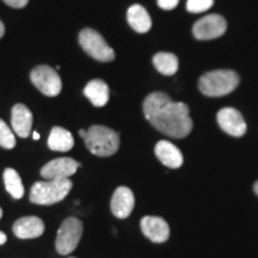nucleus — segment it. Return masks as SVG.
<instances>
[{"label": "nucleus", "instance_id": "nucleus-16", "mask_svg": "<svg viewBox=\"0 0 258 258\" xmlns=\"http://www.w3.org/2000/svg\"><path fill=\"white\" fill-rule=\"evenodd\" d=\"M84 95L88 97L92 105L101 108L108 103L110 92H109V88L105 82L101 79H93L85 86Z\"/></svg>", "mask_w": 258, "mask_h": 258}, {"label": "nucleus", "instance_id": "nucleus-18", "mask_svg": "<svg viewBox=\"0 0 258 258\" xmlns=\"http://www.w3.org/2000/svg\"><path fill=\"white\" fill-rule=\"evenodd\" d=\"M127 19L133 30L140 32V34L147 32L152 27V19H151L146 9L141 5L131 6L128 10Z\"/></svg>", "mask_w": 258, "mask_h": 258}, {"label": "nucleus", "instance_id": "nucleus-28", "mask_svg": "<svg viewBox=\"0 0 258 258\" xmlns=\"http://www.w3.org/2000/svg\"><path fill=\"white\" fill-rule=\"evenodd\" d=\"M32 138H34V140H38V139H40V134H38L37 132H34V133H32Z\"/></svg>", "mask_w": 258, "mask_h": 258}, {"label": "nucleus", "instance_id": "nucleus-14", "mask_svg": "<svg viewBox=\"0 0 258 258\" xmlns=\"http://www.w3.org/2000/svg\"><path fill=\"white\" fill-rule=\"evenodd\" d=\"M12 231L19 239L38 238L44 232V222L37 217H24L15 222Z\"/></svg>", "mask_w": 258, "mask_h": 258}, {"label": "nucleus", "instance_id": "nucleus-25", "mask_svg": "<svg viewBox=\"0 0 258 258\" xmlns=\"http://www.w3.org/2000/svg\"><path fill=\"white\" fill-rule=\"evenodd\" d=\"M6 240H8V237H6V234L4 233V232L0 231V245L5 244Z\"/></svg>", "mask_w": 258, "mask_h": 258}, {"label": "nucleus", "instance_id": "nucleus-24", "mask_svg": "<svg viewBox=\"0 0 258 258\" xmlns=\"http://www.w3.org/2000/svg\"><path fill=\"white\" fill-rule=\"evenodd\" d=\"M5 4L15 9H23L24 6L28 5L29 0H4Z\"/></svg>", "mask_w": 258, "mask_h": 258}, {"label": "nucleus", "instance_id": "nucleus-4", "mask_svg": "<svg viewBox=\"0 0 258 258\" xmlns=\"http://www.w3.org/2000/svg\"><path fill=\"white\" fill-rule=\"evenodd\" d=\"M72 186L70 178L36 182L30 189V201L41 206L55 205L69 195Z\"/></svg>", "mask_w": 258, "mask_h": 258}, {"label": "nucleus", "instance_id": "nucleus-10", "mask_svg": "<svg viewBox=\"0 0 258 258\" xmlns=\"http://www.w3.org/2000/svg\"><path fill=\"white\" fill-rule=\"evenodd\" d=\"M218 123L225 133L232 137H243L246 133V123L244 117L237 109L224 108L218 112Z\"/></svg>", "mask_w": 258, "mask_h": 258}, {"label": "nucleus", "instance_id": "nucleus-3", "mask_svg": "<svg viewBox=\"0 0 258 258\" xmlns=\"http://www.w3.org/2000/svg\"><path fill=\"white\" fill-rule=\"evenodd\" d=\"M84 140L88 150L97 157L114 156L120 148V135L104 125H91Z\"/></svg>", "mask_w": 258, "mask_h": 258}, {"label": "nucleus", "instance_id": "nucleus-2", "mask_svg": "<svg viewBox=\"0 0 258 258\" xmlns=\"http://www.w3.org/2000/svg\"><path fill=\"white\" fill-rule=\"evenodd\" d=\"M239 76L231 70L208 72L200 78L199 89L205 96L222 97L228 95L239 85Z\"/></svg>", "mask_w": 258, "mask_h": 258}, {"label": "nucleus", "instance_id": "nucleus-30", "mask_svg": "<svg viewBox=\"0 0 258 258\" xmlns=\"http://www.w3.org/2000/svg\"><path fill=\"white\" fill-rule=\"evenodd\" d=\"M2 218H3V209L0 208V219H2Z\"/></svg>", "mask_w": 258, "mask_h": 258}, {"label": "nucleus", "instance_id": "nucleus-26", "mask_svg": "<svg viewBox=\"0 0 258 258\" xmlns=\"http://www.w3.org/2000/svg\"><path fill=\"white\" fill-rule=\"evenodd\" d=\"M4 34H5V27L4 24H3V22L0 21V38L4 36Z\"/></svg>", "mask_w": 258, "mask_h": 258}, {"label": "nucleus", "instance_id": "nucleus-1", "mask_svg": "<svg viewBox=\"0 0 258 258\" xmlns=\"http://www.w3.org/2000/svg\"><path fill=\"white\" fill-rule=\"evenodd\" d=\"M144 114L147 121L167 137L185 138L192 129L189 106L173 102L166 93L153 92L144 101Z\"/></svg>", "mask_w": 258, "mask_h": 258}, {"label": "nucleus", "instance_id": "nucleus-15", "mask_svg": "<svg viewBox=\"0 0 258 258\" xmlns=\"http://www.w3.org/2000/svg\"><path fill=\"white\" fill-rule=\"evenodd\" d=\"M154 153L161 164L170 169H178L183 165V154L178 147L170 141L161 140L156 145Z\"/></svg>", "mask_w": 258, "mask_h": 258}, {"label": "nucleus", "instance_id": "nucleus-29", "mask_svg": "<svg viewBox=\"0 0 258 258\" xmlns=\"http://www.w3.org/2000/svg\"><path fill=\"white\" fill-rule=\"evenodd\" d=\"M253 190H254V192H256V195H258V180L253 184Z\"/></svg>", "mask_w": 258, "mask_h": 258}, {"label": "nucleus", "instance_id": "nucleus-8", "mask_svg": "<svg viewBox=\"0 0 258 258\" xmlns=\"http://www.w3.org/2000/svg\"><path fill=\"white\" fill-rule=\"evenodd\" d=\"M227 23L219 15L206 16L196 22L192 27V34L198 40H213L225 34Z\"/></svg>", "mask_w": 258, "mask_h": 258}, {"label": "nucleus", "instance_id": "nucleus-27", "mask_svg": "<svg viewBox=\"0 0 258 258\" xmlns=\"http://www.w3.org/2000/svg\"><path fill=\"white\" fill-rule=\"evenodd\" d=\"M86 134H88V131H85V129H80V131H79V135L83 139L86 138Z\"/></svg>", "mask_w": 258, "mask_h": 258}, {"label": "nucleus", "instance_id": "nucleus-6", "mask_svg": "<svg viewBox=\"0 0 258 258\" xmlns=\"http://www.w3.org/2000/svg\"><path fill=\"white\" fill-rule=\"evenodd\" d=\"M83 231V222L78 218L70 217L66 220H63L59 231H57L55 239V247L57 252L62 254V256L73 252L78 246L80 239H82Z\"/></svg>", "mask_w": 258, "mask_h": 258}, {"label": "nucleus", "instance_id": "nucleus-12", "mask_svg": "<svg viewBox=\"0 0 258 258\" xmlns=\"http://www.w3.org/2000/svg\"><path fill=\"white\" fill-rule=\"evenodd\" d=\"M141 231L153 243H165L170 237L169 224L159 217H145L140 222Z\"/></svg>", "mask_w": 258, "mask_h": 258}, {"label": "nucleus", "instance_id": "nucleus-17", "mask_svg": "<svg viewBox=\"0 0 258 258\" xmlns=\"http://www.w3.org/2000/svg\"><path fill=\"white\" fill-rule=\"evenodd\" d=\"M74 146L73 135L62 127H54L48 138V147L56 152H67Z\"/></svg>", "mask_w": 258, "mask_h": 258}, {"label": "nucleus", "instance_id": "nucleus-23", "mask_svg": "<svg viewBox=\"0 0 258 258\" xmlns=\"http://www.w3.org/2000/svg\"><path fill=\"white\" fill-rule=\"evenodd\" d=\"M179 0H158V5L163 10H173L178 5Z\"/></svg>", "mask_w": 258, "mask_h": 258}, {"label": "nucleus", "instance_id": "nucleus-20", "mask_svg": "<svg viewBox=\"0 0 258 258\" xmlns=\"http://www.w3.org/2000/svg\"><path fill=\"white\" fill-rule=\"evenodd\" d=\"M4 184L10 195L15 200H21L24 196V185L22 183L21 176L14 169H6L4 171Z\"/></svg>", "mask_w": 258, "mask_h": 258}, {"label": "nucleus", "instance_id": "nucleus-5", "mask_svg": "<svg viewBox=\"0 0 258 258\" xmlns=\"http://www.w3.org/2000/svg\"><path fill=\"white\" fill-rule=\"evenodd\" d=\"M79 44L90 56L101 62H109L115 59V51L106 43L99 32L85 28L79 34Z\"/></svg>", "mask_w": 258, "mask_h": 258}, {"label": "nucleus", "instance_id": "nucleus-13", "mask_svg": "<svg viewBox=\"0 0 258 258\" xmlns=\"http://www.w3.org/2000/svg\"><path fill=\"white\" fill-rule=\"evenodd\" d=\"M11 125L12 131L19 138H28L32 128V114L30 109L24 104L14 105L11 111Z\"/></svg>", "mask_w": 258, "mask_h": 258}, {"label": "nucleus", "instance_id": "nucleus-7", "mask_svg": "<svg viewBox=\"0 0 258 258\" xmlns=\"http://www.w3.org/2000/svg\"><path fill=\"white\" fill-rule=\"evenodd\" d=\"M30 80L35 88L47 97H55L61 92L62 83L60 76L54 69L48 64H41L35 67L30 73Z\"/></svg>", "mask_w": 258, "mask_h": 258}, {"label": "nucleus", "instance_id": "nucleus-21", "mask_svg": "<svg viewBox=\"0 0 258 258\" xmlns=\"http://www.w3.org/2000/svg\"><path fill=\"white\" fill-rule=\"evenodd\" d=\"M16 146V138L12 129L0 118V147L12 150Z\"/></svg>", "mask_w": 258, "mask_h": 258}, {"label": "nucleus", "instance_id": "nucleus-9", "mask_svg": "<svg viewBox=\"0 0 258 258\" xmlns=\"http://www.w3.org/2000/svg\"><path fill=\"white\" fill-rule=\"evenodd\" d=\"M79 167H82V164L78 161L72 159V158L63 157L50 160L49 163H47L42 167L40 172L41 176L46 180L64 179L74 175Z\"/></svg>", "mask_w": 258, "mask_h": 258}, {"label": "nucleus", "instance_id": "nucleus-22", "mask_svg": "<svg viewBox=\"0 0 258 258\" xmlns=\"http://www.w3.org/2000/svg\"><path fill=\"white\" fill-rule=\"evenodd\" d=\"M214 0H188L186 2V10L191 14H201L207 11L213 6Z\"/></svg>", "mask_w": 258, "mask_h": 258}, {"label": "nucleus", "instance_id": "nucleus-31", "mask_svg": "<svg viewBox=\"0 0 258 258\" xmlns=\"http://www.w3.org/2000/svg\"><path fill=\"white\" fill-rule=\"evenodd\" d=\"M69 258H76V257H69Z\"/></svg>", "mask_w": 258, "mask_h": 258}, {"label": "nucleus", "instance_id": "nucleus-11", "mask_svg": "<svg viewBox=\"0 0 258 258\" xmlns=\"http://www.w3.org/2000/svg\"><path fill=\"white\" fill-rule=\"evenodd\" d=\"M135 206L134 194L127 186H118L111 198V213L118 219H125L132 214Z\"/></svg>", "mask_w": 258, "mask_h": 258}, {"label": "nucleus", "instance_id": "nucleus-19", "mask_svg": "<svg viewBox=\"0 0 258 258\" xmlns=\"http://www.w3.org/2000/svg\"><path fill=\"white\" fill-rule=\"evenodd\" d=\"M153 64L164 76H173L178 70V59L172 53H158L153 56Z\"/></svg>", "mask_w": 258, "mask_h": 258}]
</instances>
